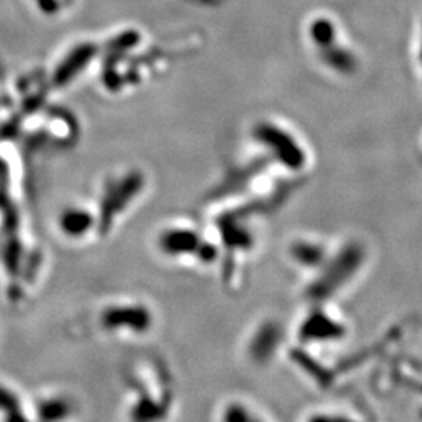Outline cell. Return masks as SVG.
<instances>
[{"label":"cell","instance_id":"1","mask_svg":"<svg viewBox=\"0 0 422 422\" xmlns=\"http://www.w3.org/2000/svg\"><path fill=\"white\" fill-rule=\"evenodd\" d=\"M152 323L151 313L141 305H121L108 308L102 314L105 329H130L135 332L147 330Z\"/></svg>","mask_w":422,"mask_h":422},{"label":"cell","instance_id":"2","mask_svg":"<svg viewBox=\"0 0 422 422\" xmlns=\"http://www.w3.org/2000/svg\"><path fill=\"white\" fill-rule=\"evenodd\" d=\"M70 413L68 403L61 399H50L39 405V416L47 422H57Z\"/></svg>","mask_w":422,"mask_h":422},{"label":"cell","instance_id":"3","mask_svg":"<svg viewBox=\"0 0 422 422\" xmlns=\"http://www.w3.org/2000/svg\"><path fill=\"white\" fill-rule=\"evenodd\" d=\"M88 224H89L88 219L80 215V213H68V215L63 218L64 231L73 236H80L81 233H85Z\"/></svg>","mask_w":422,"mask_h":422},{"label":"cell","instance_id":"4","mask_svg":"<svg viewBox=\"0 0 422 422\" xmlns=\"http://www.w3.org/2000/svg\"><path fill=\"white\" fill-rule=\"evenodd\" d=\"M17 408H19V402H17V397L15 396V393H11L8 388L0 386V412L7 414L15 412Z\"/></svg>","mask_w":422,"mask_h":422}]
</instances>
